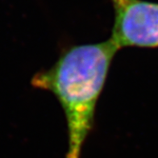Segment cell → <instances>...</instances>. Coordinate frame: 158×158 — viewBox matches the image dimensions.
I'll return each instance as SVG.
<instances>
[{"instance_id":"6da1fadb","label":"cell","mask_w":158,"mask_h":158,"mask_svg":"<svg viewBox=\"0 0 158 158\" xmlns=\"http://www.w3.org/2000/svg\"><path fill=\"white\" fill-rule=\"evenodd\" d=\"M118 51L110 39L73 46L50 69L31 79L32 87L52 93L64 110L69 136L67 158H80L94 127L97 101Z\"/></svg>"},{"instance_id":"7a4b0ae2","label":"cell","mask_w":158,"mask_h":158,"mask_svg":"<svg viewBox=\"0 0 158 158\" xmlns=\"http://www.w3.org/2000/svg\"><path fill=\"white\" fill-rule=\"evenodd\" d=\"M114 22L110 40L125 47H158V3L144 0H110Z\"/></svg>"}]
</instances>
